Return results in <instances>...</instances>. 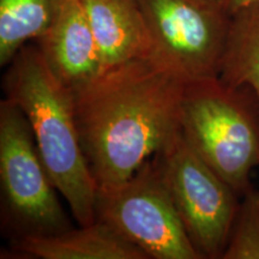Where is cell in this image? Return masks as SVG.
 I'll list each match as a JSON object with an SVG mask.
<instances>
[{"label":"cell","mask_w":259,"mask_h":259,"mask_svg":"<svg viewBox=\"0 0 259 259\" xmlns=\"http://www.w3.org/2000/svg\"><path fill=\"white\" fill-rule=\"evenodd\" d=\"M150 36L148 57L186 83L216 78L232 16L220 0H138Z\"/></svg>","instance_id":"8992f818"},{"label":"cell","mask_w":259,"mask_h":259,"mask_svg":"<svg viewBox=\"0 0 259 259\" xmlns=\"http://www.w3.org/2000/svg\"><path fill=\"white\" fill-rule=\"evenodd\" d=\"M14 250L40 259H148V254L101 221L52 235L17 238Z\"/></svg>","instance_id":"30bf717a"},{"label":"cell","mask_w":259,"mask_h":259,"mask_svg":"<svg viewBox=\"0 0 259 259\" xmlns=\"http://www.w3.org/2000/svg\"><path fill=\"white\" fill-rule=\"evenodd\" d=\"M5 99L30 124L41 160L79 226L96 221L97 185L80 145L73 95L54 76L36 44L18 51L3 79Z\"/></svg>","instance_id":"7a4b0ae2"},{"label":"cell","mask_w":259,"mask_h":259,"mask_svg":"<svg viewBox=\"0 0 259 259\" xmlns=\"http://www.w3.org/2000/svg\"><path fill=\"white\" fill-rule=\"evenodd\" d=\"M222 259H259V191L252 186L239 203Z\"/></svg>","instance_id":"4fadbf2b"},{"label":"cell","mask_w":259,"mask_h":259,"mask_svg":"<svg viewBox=\"0 0 259 259\" xmlns=\"http://www.w3.org/2000/svg\"><path fill=\"white\" fill-rule=\"evenodd\" d=\"M0 181L6 220L17 238L71 228L27 116L8 99L0 102Z\"/></svg>","instance_id":"5b68a950"},{"label":"cell","mask_w":259,"mask_h":259,"mask_svg":"<svg viewBox=\"0 0 259 259\" xmlns=\"http://www.w3.org/2000/svg\"><path fill=\"white\" fill-rule=\"evenodd\" d=\"M259 2V0H220L223 8L229 15H234L236 11L246 8V6L254 4V3Z\"/></svg>","instance_id":"5bb4252c"},{"label":"cell","mask_w":259,"mask_h":259,"mask_svg":"<svg viewBox=\"0 0 259 259\" xmlns=\"http://www.w3.org/2000/svg\"><path fill=\"white\" fill-rule=\"evenodd\" d=\"M219 78L233 88L248 87L259 102V2L232 15Z\"/></svg>","instance_id":"8fae6325"},{"label":"cell","mask_w":259,"mask_h":259,"mask_svg":"<svg viewBox=\"0 0 259 259\" xmlns=\"http://www.w3.org/2000/svg\"><path fill=\"white\" fill-rule=\"evenodd\" d=\"M36 45L54 76L71 92L101 73L95 37L79 0L66 3L56 23Z\"/></svg>","instance_id":"ba28073f"},{"label":"cell","mask_w":259,"mask_h":259,"mask_svg":"<svg viewBox=\"0 0 259 259\" xmlns=\"http://www.w3.org/2000/svg\"><path fill=\"white\" fill-rule=\"evenodd\" d=\"M185 85L160 61L142 57L72 90L80 145L97 189L130 179L176 137Z\"/></svg>","instance_id":"6da1fadb"},{"label":"cell","mask_w":259,"mask_h":259,"mask_svg":"<svg viewBox=\"0 0 259 259\" xmlns=\"http://www.w3.org/2000/svg\"><path fill=\"white\" fill-rule=\"evenodd\" d=\"M79 2L95 37L102 71L149 56L150 36L138 0Z\"/></svg>","instance_id":"9c48e42d"},{"label":"cell","mask_w":259,"mask_h":259,"mask_svg":"<svg viewBox=\"0 0 259 259\" xmlns=\"http://www.w3.org/2000/svg\"><path fill=\"white\" fill-rule=\"evenodd\" d=\"M69 0H0V65L38 40L56 23Z\"/></svg>","instance_id":"7c38bea8"},{"label":"cell","mask_w":259,"mask_h":259,"mask_svg":"<svg viewBox=\"0 0 259 259\" xmlns=\"http://www.w3.org/2000/svg\"><path fill=\"white\" fill-rule=\"evenodd\" d=\"M95 213L97 221L149 258H203L187 235L155 156L124 183L97 189Z\"/></svg>","instance_id":"277c9868"},{"label":"cell","mask_w":259,"mask_h":259,"mask_svg":"<svg viewBox=\"0 0 259 259\" xmlns=\"http://www.w3.org/2000/svg\"><path fill=\"white\" fill-rule=\"evenodd\" d=\"M180 126L199 156L244 196L259 167V102L252 89L233 88L219 77L186 83Z\"/></svg>","instance_id":"3957f363"},{"label":"cell","mask_w":259,"mask_h":259,"mask_svg":"<svg viewBox=\"0 0 259 259\" xmlns=\"http://www.w3.org/2000/svg\"><path fill=\"white\" fill-rule=\"evenodd\" d=\"M155 157L194 247L203 258H222L238 193L191 147L181 130Z\"/></svg>","instance_id":"52a82bcc"}]
</instances>
